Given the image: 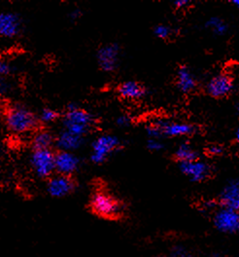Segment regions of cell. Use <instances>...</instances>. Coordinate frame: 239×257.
Instances as JSON below:
<instances>
[{
	"label": "cell",
	"instance_id": "cell-1",
	"mask_svg": "<svg viewBox=\"0 0 239 257\" xmlns=\"http://www.w3.org/2000/svg\"><path fill=\"white\" fill-rule=\"evenodd\" d=\"M7 127L15 133H25L36 127V117L24 106L15 105L8 108L5 114Z\"/></svg>",
	"mask_w": 239,
	"mask_h": 257
},
{
	"label": "cell",
	"instance_id": "cell-2",
	"mask_svg": "<svg viewBox=\"0 0 239 257\" xmlns=\"http://www.w3.org/2000/svg\"><path fill=\"white\" fill-rule=\"evenodd\" d=\"M93 122L94 120L89 112L80 109L75 105L69 106L63 119L64 129L81 137L90 131Z\"/></svg>",
	"mask_w": 239,
	"mask_h": 257
},
{
	"label": "cell",
	"instance_id": "cell-3",
	"mask_svg": "<svg viewBox=\"0 0 239 257\" xmlns=\"http://www.w3.org/2000/svg\"><path fill=\"white\" fill-rule=\"evenodd\" d=\"M90 208L95 214L105 218H117L122 211L120 202L111 195L104 192L93 194L90 200Z\"/></svg>",
	"mask_w": 239,
	"mask_h": 257
},
{
	"label": "cell",
	"instance_id": "cell-4",
	"mask_svg": "<svg viewBox=\"0 0 239 257\" xmlns=\"http://www.w3.org/2000/svg\"><path fill=\"white\" fill-rule=\"evenodd\" d=\"M55 157L56 155L50 149H34L30 163L39 177H48L56 171Z\"/></svg>",
	"mask_w": 239,
	"mask_h": 257
},
{
	"label": "cell",
	"instance_id": "cell-5",
	"mask_svg": "<svg viewBox=\"0 0 239 257\" xmlns=\"http://www.w3.org/2000/svg\"><path fill=\"white\" fill-rule=\"evenodd\" d=\"M119 139L114 135L104 134L97 137L92 143L91 161L95 164H101L119 147Z\"/></svg>",
	"mask_w": 239,
	"mask_h": 257
},
{
	"label": "cell",
	"instance_id": "cell-6",
	"mask_svg": "<svg viewBox=\"0 0 239 257\" xmlns=\"http://www.w3.org/2000/svg\"><path fill=\"white\" fill-rule=\"evenodd\" d=\"M213 222L215 227L223 233H238L239 232V212L223 207L214 215Z\"/></svg>",
	"mask_w": 239,
	"mask_h": 257
},
{
	"label": "cell",
	"instance_id": "cell-7",
	"mask_svg": "<svg viewBox=\"0 0 239 257\" xmlns=\"http://www.w3.org/2000/svg\"><path fill=\"white\" fill-rule=\"evenodd\" d=\"M181 171L194 182H199L208 177L209 166L200 161H190L180 163Z\"/></svg>",
	"mask_w": 239,
	"mask_h": 257
},
{
	"label": "cell",
	"instance_id": "cell-8",
	"mask_svg": "<svg viewBox=\"0 0 239 257\" xmlns=\"http://www.w3.org/2000/svg\"><path fill=\"white\" fill-rule=\"evenodd\" d=\"M119 46L116 44L105 45L99 49L97 53V61L99 66L104 71H113L119 61Z\"/></svg>",
	"mask_w": 239,
	"mask_h": 257
},
{
	"label": "cell",
	"instance_id": "cell-9",
	"mask_svg": "<svg viewBox=\"0 0 239 257\" xmlns=\"http://www.w3.org/2000/svg\"><path fill=\"white\" fill-rule=\"evenodd\" d=\"M75 188L74 181L70 176L67 175H56L52 177L48 184V193L55 198H62L72 192Z\"/></svg>",
	"mask_w": 239,
	"mask_h": 257
},
{
	"label": "cell",
	"instance_id": "cell-10",
	"mask_svg": "<svg viewBox=\"0 0 239 257\" xmlns=\"http://www.w3.org/2000/svg\"><path fill=\"white\" fill-rule=\"evenodd\" d=\"M80 161L76 155L67 151H60L55 157L56 171L61 175H71L79 168Z\"/></svg>",
	"mask_w": 239,
	"mask_h": 257
},
{
	"label": "cell",
	"instance_id": "cell-11",
	"mask_svg": "<svg viewBox=\"0 0 239 257\" xmlns=\"http://www.w3.org/2000/svg\"><path fill=\"white\" fill-rule=\"evenodd\" d=\"M233 89L232 79L227 75H218L212 78L207 84L206 90L210 96L215 97L227 96Z\"/></svg>",
	"mask_w": 239,
	"mask_h": 257
},
{
	"label": "cell",
	"instance_id": "cell-12",
	"mask_svg": "<svg viewBox=\"0 0 239 257\" xmlns=\"http://www.w3.org/2000/svg\"><path fill=\"white\" fill-rule=\"evenodd\" d=\"M220 202L224 208L239 212V181L229 183L220 195Z\"/></svg>",
	"mask_w": 239,
	"mask_h": 257
},
{
	"label": "cell",
	"instance_id": "cell-13",
	"mask_svg": "<svg viewBox=\"0 0 239 257\" xmlns=\"http://www.w3.org/2000/svg\"><path fill=\"white\" fill-rule=\"evenodd\" d=\"M21 31L20 18L12 13L0 14V35L14 37Z\"/></svg>",
	"mask_w": 239,
	"mask_h": 257
},
{
	"label": "cell",
	"instance_id": "cell-14",
	"mask_svg": "<svg viewBox=\"0 0 239 257\" xmlns=\"http://www.w3.org/2000/svg\"><path fill=\"white\" fill-rule=\"evenodd\" d=\"M160 128L162 134L168 136H180V135H188L194 131V128L189 124L183 123H168L164 121H157L154 123Z\"/></svg>",
	"mask_w": 239,
	"mask_h": 257
},
{
	"label": "cell",
	"instance_id": "cell-15",
	"mask_svg": "<svg viewBox=\"0 0 239 257\" xmlns=\"http://www.w3.org/2000/svg\"><path fill=\"white\" fill-rule=\"evenodd\" d=\"M83 143V137L73 134L72 132L63 129L58 136L57 145L61 149V151L71 152L78 149Z\"/></svg>",
	"mask_w": 239,
	"mask_h": 257
},
{
	"label": "cell",
	"instance_id": "cell-16",
	"mask_svg": "<svg viewBox=\"0 0 239 257\" xmlns=\"http://www.w3.org/2000/svg\"><path fill=\"white\" fill-rule=\"evenodd\" d=\"M120 96L126 99H137L144 96L145 89L137 82L127 81L122 83L118 89Z\"/></svg>",
	"mask_w": 239,
	"mask_h": 257
},
{
	"label": "cell",
	"instance_id": "cell-17",
	"mask_svg": "<svg viewBox=\"0 0 239 257\" xmlns=\"http://www.w3.org/2000/svg\"><path fill=\"white\" fill-rule=\"evenodd\" d=\"M177 85L178 88L184 93H189L193 91L196 87V80L191 73V71L185 67H180L177 74Z\"/></svg>",
	"mask_w": 239,
	"mask_h": 257
},
{
	"label": "cell",
	"instance_id": "cell-18",
	"mask_svg": "<svg viewBox=\"0 0 239 257\" xmlns=\"http://www.w3.org/2000/svg\"><path fill=\"white\" fill-rule=\"evenodd\" d=\"M53 140V135L49 131L40 130L33 137L34 149H49Z\"/></svg>",
	"mask_w": 239,
	"mask_h": 257
},
{
	"label": "cell",
	"instance_id": "cell-19",
	"mask_svg": "<svg viewBox=\"0 0 239 257\" xmlns=\"http://www.w3.org/2000/svg\"><path fill=\"white\" fill-rule=\"evenodd\" d=\"M176 158L181 162H190V161H196L198 158V154L195 150L191 148V146L187 143L181 144L176 153Z\"/></svg>",
	"mask_w": 239,
	"mask_h": 257
},
{
	"label": "cell",
	"instance_id": "cell-20",
	"mask_svg": "<svg viewBox=\"0 0 239 257\" xmlns=\"http://www.w3.org/2000/svg\"><path fill=\"white\" fill-rule=\"evenodd\" d=\"M206 27L210 29L214 33L219 34V35H222V34H224L225 32H227L226 24L222 20H220L218 18L210 19L209 21L206 23Z\"/></svg>",
	"mask_w": 239,
	"mask_h": 257
},
{
	"label": "cell",
	"instance_id": "cell-21",
	"mask_svg": "<svg viewBox=\"0 0 239 257\" xmlns=\"http://www.w3.org/2000/svg\"><path fill=\"white\" fill-rule=\"evenodd\" d=\"M59 117V114L56 110L51 108H45L40 114V120L44 123H52L56 121Z\"/></svg>",
	"mask_w": 239,
	"mask_h": 257
},
{
	"label": "cell",
	"instance_id": "cell-22",
	"mask_svg": "<svg viewBox=\"0 0 239 257\" xmlns=\"http://www.w3.org/2000/svg\"><path fill=\"white\" fill-rule=\"evenodd\" d=\"M155 32V35H156L157 37H159V38H160V39H165V38H167V37L170 35L171 31H170V29H169L168 27L163 26V25H160V26L156 27L155 32Z\"/></svg>",
	"mask_w": 239,
	"mask_h": 257
},
{
	"label": "cell",
	"instance_id": "cell-23",
	"mask_svg": "<svg viewBox=\"0 0 239 257\" xmlns=\"http://www.w3.org/2000/svg\"><path fill=\"white\" fill-rule=\"evenodd\" d=\"M169 257H191V255L185 248L175 247L172 249Z\"/></svg>",
	"mask_w": 239,
	"mask_h": 257
},
{
	"label": "cell",
	"instance_id": "cell-24",
	"mask_svg": "<svg viewBox=\"0 0 239 257\" xmlns=\"http://www.w3.org/2000/svg\"><path fill=\"white\" fill-rule=\"evenodd\" d=\"M147 133L151 138H157V139L162 134L160 128L155 124L150 125L149 127L147 128Z\"/></svg>",
	"mask_w": 239,
	"mask_h": 257
},
{
	"label": "cell",
	"instance_id": "cell-25",
	"mask_svg": "<svg viewBox=\"0 0 239 257\" xmlns=\"http://www.w3.org/2000/svg\"><path fill=\"white\" fill-rule=\"evenodd\" d=\"M147 146L151 151H159L162 149V144L157 138H150Z\"/></svg>",
	"mask_w": 239,
	"mask_h": 257
},
{
	"label": "cell",
	"instance_id": "cell-26",
	"mask_svg": "<svg viewBox=\"0 0 239 257\" xmlns=\"http://www.w3.org/2000/svg\"><path fill=\"white\" fill-rule=\"evenodd\" d=\"M10 71H11L10 64L4 59H0V76H5L9 74Z\"/></svg>",
	"mask_w": 239,
	"mask_h": 257
},
{
	"label": "cell",
	"instance_id": "cell-27",
	"mask_svg": "<svg viewBox=\"0 0 239 257\" xmlns=\"http://www.w3.org/2000/svg\"><path fill=\"white\" fill-rule=\"evenodd\" d=\"M117 124L120 127H126L130 124V118L126 115H121L117 119Z\"/></svg>",
	"mask_w": 239,
	"mask_h": 257
},
{
	"label": "cell",
	"instance_id": "cell-28",
	"mask_svg": "<svg viewBox=\"0 0 239 257\" xmlns=\"http://www.w3.org/2000/svg\"><path fill=\"white\" fill-rule=\"evenodd\" d=\"M211 155H219L222 153V148L219 145H212L208 149Z\"/></svg>",
	"mask_w": 239,
	"mask_h": 257
},
{
	"label": "cell",
	"instance_id": "cell-29",
	"mask_svg": "<svg viewBox=\"0 0 239 257\" xmlns=\"http://www.w3.org/2000/svg\"><path fill=\"white\" fill-rule=\"evenodd\" d=\"M190 2L187 1V0H177L174 2V5L177 7V8H183V7H186Z\"/></svg>",
	"mask_w": 239,
	"mask_h": 257
},
{
	"label": "cell",
	"instance_id": "cell-30",
	"mask_svg": "<svg viewBox=\"0 0 239 257\" xmlns=\"http://www.w3.org/2000/svg\"><path fill=\"white\" fill-rule=\"evenodd\" d=\"M70 17H71V19H72V20H75V19H77V18L79 17V11H73V12L71 13Z\"/></svg>",
	"mask_w": 239,
	"mask_h": 257
},
{
	"label": "cell",
	"instance_id": "cell-31",
	"mask_svg": "<svg viewBox=\"0 0 239 257\" xmlns=\"http://www.w3.org/2000/svg\"><path fill=\"white\" fill-rule=\"evenodd\" d=\"M233 3H234V4H236V5H238V6H239V0H235V1H233Z\"/></svg>",
	"mask_w": 239,
	"mask_h": 257
},
{
	"label": "cell",
	"instance_id": "cell-32",
	"mask_svg": "<svg viewBox=\"0 0 239 257\" xmlns=\"http://www.w3.org/2000/svg\"><path fill=\"white\" fill-rule=\"evenodd\" d=\"M237 139H238V141L239 142V128L238 132H237Z\"/></svg>",
	"mask_w": 239,
	"mask_h": 257
},
{
	"label": "cell",
	"instance_id": "cell-33",
	"mask_svg": "<svg viewBox=\"0 0 239 257\" xmlns=\"http://www.w3.org/2000/svg\"><path fill=\"white\" fill-rule=\"evenodd\" d=\"M211 257H220V256H212Z\"/></svg>",
	"mask_w": 239,
	"mask_h": 257
},
{
	"label": "cell",
	"instance_id": "cell-34",
	"mask_svg": "<svg viewBox=\"0 0 239 257\" xmlns=\"http://www.w3.org/2000/svg\"></svg>",
	"mask_w": 239,
	"mask_h": 257
},
{
	"label": "cell",
	"instance_id": "cell-35",
	"mask_svg": "<svg viewBox=\"0 0 239 257\" xmlns=\"http://www.w3.org/2000/svg\"></svg>",
	"mask_w": 239,
	"mask_h": 257
}]
</instances>
